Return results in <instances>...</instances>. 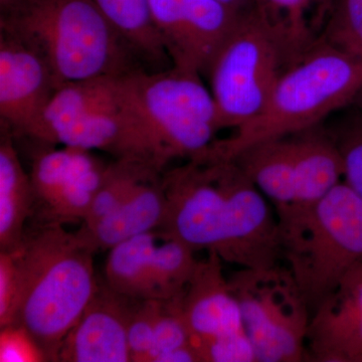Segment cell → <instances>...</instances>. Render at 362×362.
<instances>
[{
	"instance_id": "cell-1",
	"label": "cell",
	"mask_w": 362,
	"mask_h": 362,
	"mask_svg": "<svg viewBox=\"0 0 362 362\" xmlns=\"http://www.w3.org/2000/svg\"><path fill=\"white\" fill-rule=\"evenodd\" d=\"M166 211L159 232L240 269L283 258L277 214L235 161L187 160L163 173Z\"/></svg>"
},
{
	"instance_id": "cell-2",
	"label": "cell",
	"mask_w": 362,
	"mask_h": 362,
	"mask_svg": "<svg viewBox=\"0 0 362 362\" xmlns=\"http://www.w3.org/2000/svg\"><path fill=\"white\" fill-rule=\"evenodd\" d=\"M11 255L14 294L0 328L23 330L42 361H58L64 340L97 291L94 255L65 226L30 220Z\"/></svg>"
},
{
	"instance_id": "cell-3",
	"label": "cell",
	"mask_w": 362,
	"mask_h": 362,
	"mask_svg": "<svg viewBox=\"0 0 362 362\" xmlns=\"http://www.w3.org/2000/svg\"><path fill=\"white\" fill-rule=\"evenodd\" d=\"M124 109L143 161L161 171L175 159L206 158L221 130L202 76L171 68L121 77Z\"/></svg>"
},
{
	"instance_id": "cell-4",
	"label": "cell",
	"mask_w": 362,
	"mask_h": 362,
	"mask_svg": "<svg viewBox=\"0 0 362 362\" xmlns=\"http://www.w3.org/2000/svg\"><path fill=\"white\" fill-rule=\"evenodd\" d=\"M0 28L44 57L58 88L140 69V57L92 0H30L1 14Z\"/></svg>"
},
{
	"instance_id": "cell-5",
	"label": "cell",
	"mask_w": 362,
	"mask_h": 362,
	"mask_svg": "<svg viewBox=\"0 0 362 362\" xmlns=\"http://www.w3.org/2000/svg\"><path fill=\"white\" fill-rule=\"evenodd\" d=\"M361 89L362 59L318 40L281 74L264 111L232 137L216 140L206 159L228 160L256 143L322 124L349 107Z\"/></svg>"
},
{
	"instance_id": "cell-6",
	"label": "cell",
	"mask_w": 362,
	"mask_h": 362,
	"mask_svg": "<svg viewBox=\"0 0 362 362\" xmlns=\"http://www.w3.org/2000/svg\"><path fill=\"white\" fill-rule=\"evenodd\" d=\"M281 235L283 258L315 310L362 264V199L342 181Z\"/></svg>"
},
{
	"instance_id": "cell-7",
	"label": "cell",
	"mask_w": 362,
	"mask_h": 362,
	"mask_svg": "<svg viewBox=\"0 0 362 362\" xmlns=\"http://www.w3.org/2000/svg\"><path fill=\"white\" fill-rule=\"evenodd\" d=\"M285 69L280 47L254 11L243 16L206 73L221 129L257 118Z\"/></svg>"
},
{
	"instance_id": "cell-8",
	"label": "cell",
	"mask_w": 362,
	"mask_h": 362,
	"mask_svg": "<svg viewBox=\"0 0 362 362\" xmlns=\"http://www.w3.org/2000/svg\"><path fill=\"white\" fill-rule=\"evenodd\" d=\"M228 281L257 361H305L310 307L289 268L240 269Z\"/></svg>"
},
{
	"instance_id": "cell-9",
	"label": "cell",
	"mask_w": 362,
	"mask_h": 362,
	"mask_svg": "<svg viewBox=\"0 0 362 362\" xmlns=\"http://www.w3.org/2000/svg\"><path fill=\"white\" fill-rule=\"evenodd\" d=\"M122 76L58 88L45 110L42 140L37 142L98 150L115 159L143 162L126 118Z\"/></svg>"
},
{
	"instance_id": "cell-10",
	"label": "cell",
	"mask_w": 362,
	"mask_h": 362,
	"mask_svg": "<svg viewBox=\"0 0 362 362\" xmlns=\"http://www.w3.org/2000/svg\"><path fill=\"white\" fill-rule=\"evenodd\" d=\"M33 142L28 171L33 192L30 220L63 226L82 223L109 164L90 150Z\"/></svg>"
},
{
	"instance_id": "cell-11",
	"label": "cell",
	"mask_w": 362,
	"mask_h": 362,
	"mask_svg": "<svg viewBox=\"0 0 362 362\" xmlns=\"http://www.w3.org/2000/svg\"><path fill=\"white\" fill-rule=\"evenodd\" d=\"M149 7L173 68L201 76L246 16L218 0H149Z\"/></svg>"
},
{
	"instance_id": "cell-12",
	"label": "cell",
	"mask_w": 362,
	"mask_h": 362,
	"mask_svg": "<svg viewBox=\"0 0 362 362\" xmlns=\"http://www.w3.org/2000/svg\"><path fill=\"white\" fill-rule=\"evenodd\" d=\"M57 87L49 64L32 45L0 28V119L13 137L40 141Z\"/></svg>"
},
{
	"instance_id": "cell-13",
	"label": "cell",
	"mask_w": 362,
	"mask_h": 362,
	"mask_svg": "<svg viewBox=\"0 0 362 362\" xmlns=\"http://www.w3.org/2000/svg\"><path fill=\"white\" fill-rule=\"evenodd\" d=\"M134 300L99 281L94 297L64 340L58 361H132L127 329Z\"/></svg>"
},
{
	"instance_id": "cell-14",
	"label": "cell",
	"mask_w": 362,
	"mask_h": 362,
	"mask_svg": "<svg viewBox=\"0 0 362 362\" xmlns=\"http://www.w3.org/2000/svg\"><path fill=\"white\" fill-rule=\"evenodd\" d=\"M306 352L312 361L362 362V264L313 311Z\"/></svg>"
},
{
	"instance_id": "cell-15",
	"label": "cell",
	"mask_w": 362,
	"mask_h": 362,
	"mask_svg": "<svg viewBox=\"0 0 362 362\" xmlns=\"http://www.w3.org/2000/svg\"><path fill=\"white\" fill-rule=\"evenodd\" d=\"M223 263L216 252H207L206 259L197 262L181 298V314L194 345L245 330Z\"/></svg>"
},
{
	"instance_id": "cell-16",
	"label": "cell",
	"mask_w": 362,
	"mask_h": 362,
	"mask_svg": "<svg viewBox=\"0 0 362 362\" xmlns=\"http://www.w3.org/2000/svg\"><path fill=\"white\" fill-rule=\"evenodd\" d=\"M294 151V206L280 230L303 220L344 177L341 154L322 124L290 136Z\"/></svg>"
},
{
	"instance_id": "cell-17",
	"label": "cell",
	"mask_w": 362,
	"mask_h": 362,
	"mask_svg": "<svg viewBox=\"0 0 362 362\" xmlns=\"http://www.w3.org/2000/svg\"><path fill=\"white\" fill-rule=\"evenodd\" d=\"M166 211L163 173L147 176L112 213L76 233L93 252L109 251L124 240L158 230Z\"/></svg>"
},
{
	"instance_id": "cell-18",
	"label": "cell",
	"mask_w": 362,
	"mask_h": 362,
	"mask_svg": "<svg viewBox=\"0 0 362 362\" xmlns=\"http://www.w3.org/2000/svg\"><path fill=\"white\" fill-rule=\"evenodd\" d=\"M158 230L136 235L109 250L104 267L105 284L131 299L166 301L156 258Z\"/></svg>"
},
{
	"instance_id": "cell-19",
	"label": "cell",
	"mask_w": 362,
	"mask_h": 362,
	"mask_svg": "<svg viewBox=\"0 0 362 362\" xmlns=\"http://www.w3.org/2000/svg\"><path fill=\"white\" fill-rule=\"evenodd\" d=\"M232 160L270 202L279 223L287 220L294 206L295 165L291 137L256 143L242 150Z\"/></svg>"
},
{
	"instance_id": "cell-20",
	"label": "cell",
	"mask_w": 362,
	"mask_h": 362,
	"mask_svg": "<svg viewBox=\"0 0 362 362\" xmlns=\"http://www.w3.org/2000/svg\"><path fill=\"white\" fill-rule=\"evenodd\" d=\"M33 192L30 173L21 161L11 131L0 135V252H13L23 242L33 216Z\"/></svg>"
},
{
	"instance_id": "cell-21",
	"label": "cell",
	"mask_w": 362,
	"mask_h": 362,
	"mask_svg": "<svg viewBox=\"0 0 362 362\" xmlns=\"http://www.w3.org/2000/svg\"><path fill=\"white\" fill-rule=\"evenodd\" d=\"M254 13L275 39L287 68L318 42V33L306 18L315 0H255Z\"/></svg>"
},
{
	"instance_id": "cell-22",
	"label": "cell",
	"mask_w": 362,
	"mask_h": 362,
	"mask_svg": "<svg viewBox=\"0 0 362 362\" xmlns=\"http://www.w3.org/2000/svg\"><path fill=\"white\" fill-rule=\"evenodd\" d=\"M92 1L140 58L153 64H162L169 59L152 21L149 0Z\"/></svg>"
},
{
	"instance_id": "cell-23",
	"label": "cell",
	"mask_w": 362,
	"mask_h": 362,
	"mask_svg": "<svg viewBox=\"0 0 362 362\" xmlns=\"http://www.w3.org/2000/svg\"><path fill=\"white\" fill-rule=\"evenodd\" d=\"M319 40L362 59V0H337Z\"/></svg>"
},
{
	"instance_id": "cell-24",
	"label": "cell",
	"mask_w": 362,
	"mask_h": 362,
	"mask_svg": "<svg viewBox=\"0 0 362 362\" xmlns=\"http://www.w3.org/2000/svg\"><path fill=\"white\" fill-rule=\"evenodd\" d=\"M347 115L328 130L341 154L343 181L362 199V112L354 108Z\"/></svg>"
},
{
	"instance_id": "cell-25",
	"label": "cell",
	"mask_w": 362,
	"mask_h": 362,
	"mask_svg": "<svg viewBox=\"0 0 362 362\" xmlns=\"http://www.w3.org/2000/svg\"><path fill=\"white\" fill-rule=\"evenodd\" d=\"M182 295L175 299L160 301L154 330L153 347L148 362H159L168 352L192 344V335L181 314Z\"/></svg>"
},
{
	"instance_id": "cell-26",
	"label": "cell",
	"mask_w": 362,
	"mask_h": 362,
	"mask_svg": "<svg viewBox=\"0 0 362 362\" xmlns=\"http://www.w3.org/2000/svg\"><path fill=\"white\" fill-rule=\"evenodd\" d=\"M160 301L134 300L129 323L128 344L133 362H148L153 347L154 330Z\"/></svg>"
},
{
	"instance_id": "cell-27",
	"label": "cell",
	"mask_w": 362,
	"mask_h": 362,
	"mask_svg": "<svg viewBox=\"0 0 362 362\" xmlns=\"http://www.w3.org/2000/svg\"><path fill=\"white\" fill-rule=\"evenodd\" d=\"M202 362H258L246 331H238L194 345Z\"/></svg>"
},
{
	"instance_id": "cell-28",
	"label": "cell",
	"mask_w": 362,
	"mask_h": 362,
	"mask_svg": "<svg viewBox=\"0 0 362 362\" xmlns=\"http://www.w3.org/2000/svg\"><path fill=\"white\" fill-rule=\"evenodd\" d=\"M0 361H42L39 351L23 330L14 327L1 328Z\"/></svg>"
},
{
	"instance_id": "cell-29",
	"label": "cell",
	"mask_w": 362,
	"mask_h": 362,
	"mask_svg": "<svg viewBox=\"0 0 362 362\" xmlns=\"http://www.w3.org/2000/svg\"><path fill=\"white\" fill-rule=\"evenodd\" d=\"M14 294L11 255L0 252V323L6 320Z\"/></svg>"
},
{
	"instance_id": "cell-30",
	"label": "cell",
	"mask_w": 362,
	"mask_h": 362,
	"mask_svg": "<svg viewBox=\"0 0 362 362\" xmlns=\"http://www.w3.org/2000/svg\"><path fill=\"white\" fill-rule=\"evenodd\" d=\"M225 6L230 7L238 13L247 14L252 13V9L247 8L246 6L247 0H218Z\"/></svg>"
},
{
	"instance_id": "cell-31",
	"label": "cell",
	"mask_w": 362,
	"mask_h": 362,
	"mask_svg": "<svg viewBox=\"0 0 362 362\" xmlns=\"http://www.w3.org/2000/svg\"><path fill=\"white\" fill-rule=\"evenodd\" d=\"M28 1L30 0H0V16L13 11L16 7L21 6V4Z\"/></svg>"
},
{
	"instance_id": "cell-32",
	"label": "cell",
	"mask_w": 362,
	"mask_h": 362,
	"mask_svg": "<svg viewBox=\"0 0 362 362\" xmlns=\"http://www.w3.org/2000/svg\"><path fill=\"white\" fill-rule=\"evenodd\" d=\"M349 107H354V108L357 109V110L362 112V89L361 92L357 94L356 99L354 100V102H352V104L350 105Z\"/></svg>"
}]
</instances>
